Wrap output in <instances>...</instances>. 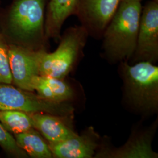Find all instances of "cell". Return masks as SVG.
<instances>
[{
  "instance_id": "6da1fadb",
  "label": "cell",
  "mask_w": 158,
  "mask_h": 158,
  "mask_svg": "<svg viewBox=\"0 0 158 158\" xmlns=\"http://www.w3.org/2000/svg\"><path fill=\"white\" fill-rule=\"evenodd\" d=\"M119 64L125 106L131 112L142 117L158 113V66L148 62Z\"/></svg>"
},
{
  "instance_id": "7a4b0ae2",
  "label": "cell",
  "mask_w": 158,
  "mask_h": 158,
  "mask_svg": "<svg viewBox=\"0 0 158 158\" xmlns=\"http://www.w3.org/2000/svg\"><path fill=\"white\" fill-rule=\"evenodd\" d=\"M141 2H121L102 35V54L109 63L130 61L135 50Z\"/></svg>"
},
{
  "instance_id": "3957f363",
  "label": "cell",
  "mask_w": 158,
  "mask_h": 158,
  "mask_svg": "<svg viewBox=\"0 0 158 158\" xmlns=\"http://www.w3.org/2000/svg\"><path fill=\"white\" fill-rule=\"evenodd\" d=\"M89 33L81 25L66 29L56 49L52 53L39 51V75L64 79L81 56Z\"/></svg>"
},
{
  "instance_id": "277c9868",
  "label": "cell",
  "mask_w": 158,
  "mask_h": 158,
  "mask_svg": "<svg viewBox=\"0 0 158 158\" xmlns=\"http://www.w3.org/2000/svg\"><path fill=\"white\" fill-rule=\"evenodd\" d=\"M45 0H17L10 16V27L21 45L44 49Z\"/></svg>"
},
{
  "instance_id": "5b68a950",
  "label": "cell",
  "mask_w": 158,
  "mask_h": 158,
  "mask_svg": "<svg viewBox=\"0 0 158 158\" xmlns=\"http://www.w3.org/2000/svg\"><path fill=\"white\" fill-rule=\"evenodd\" d=\"M13 110L28 114L46 113L68 118L74 108L69 102H53L43 99L33 91L11 85L0 83V110Z\"/></svg>"
},
{
  "instance_id": "8992f818",
  "label": "cell",
  "mask_w": 158,
  "mask_h": 158,
  "mask_svg": "<svg viewBox=\"0 0 158 158\" xmlns=\"http://www.w3.org/2000/svg\"><path fill=\"white\" fill-rule=\"evenodd\" d=\"M133 63L158 61V2L148 1L142 9Z\"/></svg>"
},
{
  "instance_id": "52a82bcc",
  "label": "cell",
  "mask_w": 158,
  "mask_h": 158,
  "mask_svg": "<svg viewBox=\"0 0 158 158\" xmlns=\"http://www.w3.org/2000/svg\"><path fill=\"white\" fill-rule=\"evenodd\" d=\"M157 125L156 121L148 127L134 130L127 142L118 148L109 146L108 142L101 141L94 158H158V154L152 148Z\"/></svg>"
},
{
  "instance_id": "ba28073f",
  "label": "cell",
  "mask_w": 158,
  "mask_h": 158,
  "mask_svg": "<svg viewBox=\"0 0 158 158\" xmlns=\"http://www.w3.org/2000/svg\"><path fill=\"white\" fill-rule=\"evenodd\" d=\"M121 0H79L76 15L89 35L101 38Z\"/></svg>"
},
{
  "instance_id": "9c48e42d",
  "label": "cell",
  "mask_w": 158,
  "mask_h": 158,
  "mask_svg": "<svg viewBox=\"0 0 158 158\" xmlns=\"http://www.w3.org/2000/svg\"><path fill=\"white\" fill-rule=\"evenodd\" d=\"M39 51L22 45H8L12 84L15 87L34 92L32 80L39 75Z\"/></svg>"
},
{
  "instance_id": "30bf717a",
  "label": "cell",
  "mask_w": 158,
  "mask_h": 158,
  "mask_svg": "<svg viewBox=\"0 0 158 158\" xmlns=\"http://www.w3.org/2000/svg\"><path fill=\"white\" fill-rule=\"evenodd\" d=\"M100 136L93 127L81 135H76L59 142H48L53 158H94L101 143Z\"/></svg>"
},
{
  "instance_id": "8fae6325",
  "label": "cell",
  "mask_w": 158,
  "mask_h": 158,
  "mask_svg": "<svg viewBox=\"0 0 158 158\" xmlns=\"http://www.w3.org/2000/svg\"><path fill=\"white\" fill-rule=\"evenodd\" d=\"M79 0H50L45 21L46 40L59 41L64 22L71 15H76Z\"/></svg>"
},
{
  "instance_id": "7c38bea8",
  "label": "cell",
  "mask_w": 158,
  "mask_h": 158,
  "mask_svg": "<svg viewBox=\"0 0 158 158\" xmlns=\"http://www.w3.org/2000/svg\"><path fill=\"white\" fill-rule=\"evenodd\" d=\"M29 114L34 128L40 132L48 142L63 141L77 134L66 124V118L46 113Z\"/></svg>"
},
{
  "instance_id": "4fadbf2b",
  "label": "cell",
  "mask_w": 158,
  "mask_h": 158,
  "mask_svg": "<svg viewBox=\"0 0 158 158\" xmlns=\"http://www.w3.org/2000/svg\"><path fill=\"white\" fill-rule=\"evenodd\" d=\"M32 87L38 96L49 102H69L74 96L73 90L64 80L53 77L35 76L32 80Z\"/></svg>"
},
{
  "instance_id": "5bb4252c",
  "label": "cell",
  "mask_w": 158,
  "mask_h": 158,
  "mask_svg": "<svg viewBox=\"0 0 158 158\" xmlns=\"http://www.w3.org/2000/svg\"><path fill=\"white\" fill-rule=\"evenodd\" d=\"M18 147L33 158H53L48 143L34 128L22 133L14 134Z\"/></svg>"
},
{
  "instance_id": "9a60e30c",
  "label": "cell",
  "mask_w": 158,
  "mask_h": 158,
  "mask_svg": "<svg viewBox=\"0 0 158 158\" xmlns=\"http://www.w3.org/2000/svg\"><path fill=\"white\" fill-rule=\"evenodd\" d=\"M0 123L6 131L14 134L22 133L34 128L30 114L18 110H0Z\"/></svg>"
},
{
  "instance_id": "2e32d148",
  "label": "cell",
  "mask_w": 158,
  "mask_h": 158,
  "mask_svg": "<svg viewBox=\"0 0 158 158\" xmlns=\"http://www.w3.org/2000/svg\"><path fill=\"white\" fill-rule=\"evenodd\" d=\"M0 147L8 155L15 158H27L29 156L27 153L18 147L14 137L0 123Z\"/></svg>"
},
{
  "instance_id": "e0dca14e",
  "label": "cell",
  "mask_w": 158,
  "mask_h": 158,
  "mask_svg": "<svg viewBox=\"0 0 158 158\" xmlns=\"http://www.w3.org/2000/svg\"><path fill=\"white\" fill-rule=\"evenodd\" d=\"M0 83L12 84L11 72L8 57V45L0 32Z\"/></svg>"
},
{
  "instance_id": "ac0fdd59",
  "label": "cell",
  "mask_w": 158,
  "mask_h": 158,
  "mask_svg": "<svg viewBox=\"0 0 158 158\" xmlns=\"http://www.w3.org/2000/svg\"><path fill=\"white\" fill-rule=\"evenodd\" d=\"M142 0H121V2H141Z\"/></svg>"
}]
</instances>
